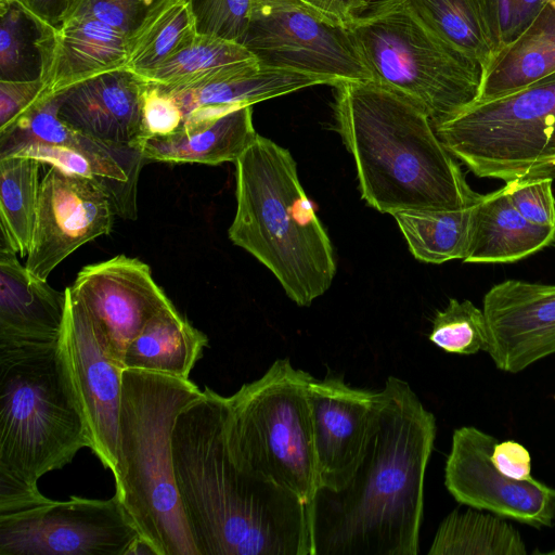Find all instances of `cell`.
<instances>
[{
	"mask_svg": "<svg viewBox=\"0 0 555 555\" xmlns=\"http://www.w3.org/2000/svg\"><path fill=\"white\" fill-rule=\"evenodd\" d=\"M262 64L338 81L373 80L349 28L304 0H264L251 7L241 40Z\"/></svg>",
	"mask_w": 555,
	"mask_h": 555,
	"instance_id": "30bf717a",
	"label": "cell"
},
{
	"mask_svg": "<svg viewBox=\"0 0 555 555\" xmlns=\"http://www.w3.org/2000/svg\"><path fill=\"white\" fill-rule=\"evenodd\" d=\"M555 241V228L537 225L513 206L503 188L475 204L464 262L508 263L527 258Z\"/></svg>",
	"mask_w": 555,
	"mask_h": 555,
	"instance_id": "603a6c76",
	"label": "cell"
},
{
	"mask_svg": "<svg viewBox=\"0 0 555 555\" xmlns=\"http://www.w3.org/2000/svg\"><path fill=\"white\" fill-rule=\"evenodd\" d=\"M548 554H555V550H553V551L548 552Z\"/></svg>",
	"mask_w": 555,
	"mask_h": 555,
	"instance_id": "ee69618b",
	"label": "cell"
},
{
	"mask_svg": "<svg viewBox=\"0 0 555 555\" xmlns=\"http://www.w3.org/2000/svg\"><path fill=\"white\" fill-rule=\"evenodd\" d=\"M198 33L191 0H160L128 36L126 68L146 79Z\"/></svg>",
	"mask_w": 555,
	"mask_h": 555,
	"instance_id": "484cf974",
	"label": "cell"
},
{
	"mask_svg": "<svg viewBox=\"0 0 555 555\" xmlns=\"http://www.w3.org/2000/svg\"><path fill=\"white\" fill-rule=\"evenodd\" d=\"M255 59L235 40L198 33L145 80L165 88L198 86L222 79Z\"/></svg>",
	"mask_w": 555,
	"mask_h": 555,
	"instance_id": "4316f807",
	"label": "cell"
},
{
	"mask_svg": "<svg viewBox=\"0 0 555 555\" xmlns=\"http://www.w3.org/2000/svg\"><path fill=\"white\" fill-rule=\"evenodd\" d=\"M320 489L339 491L360 465L382 402L379 391L354 388L343 375L311 378L308 390Z\"/></svg>",
	"mask_w": 555,
	"mask_h": 555,
	"instance_id": "9a60e30c",
	"label": "cell"
},
{
	"mask_svg": "<svg viewBox=\"0 0 555 555\" xmlns=\"http://www.w3.org/2000/svg\"><path fill=\"white\" fill-rule=\"evenodd\" d=\"M482 310L496 369L515 374L555 353V284L503 281L487 292Z\"/></svg>",
	"mask_w": 555,
	"mask_h": 555,
	"instance_id": "2e32d148",
	"label": "cell"
},
{
	"mask_svg": "<svg viewBox=\"0 0 555 555\" xmlns=\"http://www.w3.org/2000/svg\"><path fill=\"white\" fill-rule=\"evenodd\" d=\"M348 28L373 81L422 108L434 127L472 105L482 69L434 34L404 0H379Z\"/></svg>",
	"mask_w": 555,
	"mask_h": 555,
	"instance_id": "ba28073f",
	"label": "cell"
},
{
	"mask_svg": "<svg viewBox=\"0 0 555 555\" xmlns=\"http://www.w3.org/2000/svg\"><path fill=\"white\" fill-rule=\"evenodd\" d=\"M313 376L275 360L225 397V437L243 470L311 504L320 489L308 390Z\"/></svg>",
	"mask_w": 555,
	"mask_h": 555,
	"instance_id": "52a82bcc",
	"label": "cell"
},
{
	"mask_svg": "<svg viewBox=\"0 0 555 555\" xmlns=\"http://www.w3.org/2000/svg\"><path fill=\"white\" fill-rule=\"evenodd\" d=\"M367 4H371L373 2L379 1V0H364Z\"/></svg>",
	"mask_w": 555,
	"mask_h": 555,
	"instance_id": "b9f144b4",
	"label": "cell"
},
{
	"mask_svg": "<svg viewBox=\"0 0 555 555\" xmlns=\"http://www.w3.org/2000/svg\"><path fill=\"white\" fill-rule=\"evenodd\" d=\"M429 340L448 353L470 356L489 348V332L482 309L470 300H449L433 320Z\"/></svg>",
	"mask_w": 555,
	"mask_h": 555,
	"instance_id": "d6a6232c",
	"label": "cell"
},
{
	"mask_svg": "<svg viewBox=\"0 0 555 555\" xmlns=\"http://www.w3.org/2000/svg\"><path fill=\"white\" fill-rule=\"evenodd\" d=\"M16 255L0 245V350L57 345L66 293L31 275Z\"/></svg>",
	"mask_w": 555,
	"mask_h": 555,
	"instance_id": "ffe728a7",
	"label": "cell"
},
{
	"mask_svg": "<svg viewBox=\"0 0 555 555\" xmlns=\"http://www.w3.org/2000/svg\"><path fill=\"white\" fill-rule=\"evenodd\" d=\"M498 439L475 426L452 435L444 467V485L461 504L534 528L551 527L555 518V489L537 479L516 480L492 462Z\"/></svg>",
	"mask_w": 555,
	"mask_h": 555,
	"instance_id": "5bb4252c",
	"label": "cell"
},
{
	"mask_svg": "<svg viewBox=\"0 0 555 555\" xmlns=\"http://www.w3.org/2000/svg\"><path fill=\"white\" fill-rule=\"evenodd\" d=\"M363 459L339 491L318 490L313 555H416L436 418L410 385L389 376Z\"/></svg>",
	"mask_w": 555,
	"mask_h": 555,
	"instance_id": "7a4b0ae2",
	"label": "cell"
},
{
	"mask_svg": "<svg viewBox=\"0 0 555 555\" xmlns=\"http://www.w3.org/2000/svg\"><path fill=\"white\" fill-rule=\"evenodd\" d=\"M207 344V336L171 304L150 319L128 345L122 365L189 378Z\"/></svg>",
	"mask_w": 555,
	"mask_h": 555,
	"instance_id": "d4e9b609",
	"label": "cell"
},
{
	"mask_svg": "<svg viewBox=\"0 0 555 555\" xmlns=\"http://www.w3.org/2000/svg\"><path fill=\"white\" fill-rule=\"evenodd\" d=\"M160 0H60L55 24L72 17L101 20L129 36ZM54 24V25H55Z\"/></svg>",
	"mask_w": 555,
	"mask_h": 555,
	"instance_id": "e575fe53",
	"label": "cell"
},
{
	"mask_svg": "<svg viewBox=\"0 0 555 555\" xmlns=\"http://www.w3.org/2000/svg\"><path fill=\"white\" fill-rule=\"evenodd\" d=\"M43 98L40 80L0 79V135L12 129L35 103Z\"/></svg>",
	"mask_w": 555,
	"mask_h": 555,
	"instance_id": "f35d334b",
	"label": "cell"
},
{
	"mask_svg": "<svg viewBox=\"0 0 555 555\" xmlns=\"http://www.w3.org/2000/svg\"><path fill=\"white\" fill-rule=\"evenodd\" d=\"M555 73V0H550L531 25L482 69L475 102L525 89Z\"/></svg>",
	"mask_w": 555,
	"mask_h": 555,
	"instance_id": "cb8c5ba5",
	"label": "cell"
},
{
	"mask_svg": "<svg viewBox=\"0 0 555 555\" xmlns=\"http://www.w3.org/2000/svg\"><path fill=\"white\" fill-rule=\"evenodd\" d=\"M128 36L93 17L44 21L37 41L43 96L105 73L126 68Z\"/></svg>",
	"mask_w": 555,
	"mask_h": 555,
	"instance_id": "ac0fdd59",
	"label": "cell"
},
{
	"mask_svg": "<svg viewBox=\"0 0 555 555\" xmlns=\"http://www.w3.org/2000/svg\"><path fill=\"white\" fill-rule=\"evenodd\" d=\"M492 462L505 476L516 480H531V456L529 451L514 440L496 441Z\"/></svg>",
	"mask_w": 555,
	"mask_h": 555,
	"instance_id": "ab89813d",
	"label": "cell"
},
{
	"mask_svg": "<svg viewBox=\"0 0 555 555\" xmlns=\"http://www.w3.org/2000/svg\"><path fill=\"white\" fill-rule=\"evenodd\" d=\"M65 293L66 312L60 344L83 412L90 449L115 475L125 369L99 321L69 286Z\"/></svg>",
	"mask_w": 555,
	"mask_h": 555,
	"instance_id": "7c38bea8",
	"label": "cell"
},
{
	"mask_svg": "<svg viewBox=\"0 0 555 555\" xmlns=\"http://www.w3.org/2000/svg\"><path fill=\"white\" fill-rule=\"evenodd\" d=\"M141 535L115 493L0 513V555H131Z\"/></svg>",
	"mask_w": 555,
	"mask_h": 555,
	"instance_id": "8fae6325",
	"label": "cell"
},
{
	"mask_svg": "<svg viewBox=\"0 0 555 555\" xmlns=\"http://www.w3.org/2000/svg\"><path fill=\"white\" fill-rule=\"evenodd\" d=\"M332 87L336 130L369 206L390 215L457 210L480 198L416 104L373 80Z\"/></svg>",
	"mask_w": 555,
	"mask_h": 555,
	"instance_id": "3957f363",
	"label": "cell"
},
{
	"mask_svg": "<svg viewBox=\"0 0 555 555\" xmlns=\"http://www.w3.org/2000/svg\"><path fill=\"white\" fill-rule=\"evenodd\" d=\"M90 448L61 344L0 350V513L44 498L37 482Z\"/></svg>",
	"mask_w": 555,
	"mask_h": 555,
	"instance_id": "5b68a950",
	"label": "cell"
},
{
	"mask_svg": "<svg viewBox=\"0 0 555 555\" xmlns=\"http://www.w3.org/2000/svg\"><path fill=\"white\" fill-rule=\"evenodd\" d=\"M113 202L96 181L51 166L39 183L33 242L25 267L47 281L83 244L111 233Z\"/></svg>",
	"mask_w": 555,
	"mask_h": 555,
	"instance_id": "4fadbf2b",
	"label": "cell"
},
{
	"mask_svg": "<svg viewBox=\"0 0 555 555\" xmlns=\"http://www.w3.org/2000/svg\"><path fill=\"white\" fill-rule=\"evenodd\" d=\"M259 1H262V0H253V4L256 3V2H259Z\"/></svg>",
	"mask_w": 555,
	"mask_h": 555,
	"instance_id": "7bdbcfd3",
	"label": "cell"
},
{
	"mask_svg": "<svg viewBox=\"0 0 555 555\" xmlns=\"http://www.w3.org/2000/svg\"><path fill=\"white\" fill-rule=\"evenodd\" d=\"M475 204L457 210H402L392 216L412 255L420 261L440 264L464 259Z\"/></svg>",
	"mask_w": 555,
	"mask_h": 555,
	"instance_id": "f1b7e54d",
	"label": "cell"
},
{
	"mask_svg": "<svg viewBox=\"0 0 555 555\" xmlns=\"http://www.w3.org/2000/svg\"><path fill=\"white\" fill-rule=\"evenodd\" d=\"M257 135L251 105H246L143 139L137 150L151 162L219 165L235 163Z\"/></svg>",
	"mask_w": 555,
	"mask_h": 555,
	"instance_id": "7402d4cb",
	"label": "cell"
},
{
	"mask_svg": "<svg viewBox=\"0 0 555 555\" xmlns=\"http://www.w3.org/2000/svg\"><path fill=\"white\" fill-rule=\"evenodd\" d=\"M435 131L480 178H555V73L517 92L474 102Z\"/></svg>",
	"mask_w": 555,
	"mask_h": 555,
	"instance_id": "9c48e42d",
	"label": "cell"
},
{
	"mask_svg": "<svg viewBox=\"0 0 555 555\" xmlns=\"http://www.w3.org/2000/svg\"><path fill=\"white\" fill-rule=\"evenodd\" d=\"M182 121L181 111L172 95L162 86L149 82L143 93V134L140 141L170 134L181 127Z\"/></svg>",
	"mask_w": 555,
	"mask_h": 555,
	"instance_id": "74e56055",
	"label": "cell"
},
{
	"mask_svg": "<svg viewBox=\"0 0 555 555\" xmlns=\"http://www.w3.org/2000/svg\"><path fill=\"white\" fill-rule=\"evenodd\" d=\"M550 0H480L492 56L511 46ZM490 63V62H489Z\"/></svg>",
	"mask_w": 555,
	"mask_h": 555,
	"instance_id": "836d02e7",
	"label": "cell"
},
{
	"mask_svg": "<svg viewBox=\"0 0 555 555\" xmlns=\"http://www.w3.org/2000/svg\"><path fill=\"white\" fill-rule=\"evenodd\" d=\"M21 1H22V2H24V3H26V2H28L29 0H21Z\"/></svg>",
	"mask_w": 555,
	"mask_h": 555,
	"instance_id": "f6af8a7d",
	"label": "cell"
},
{
	"mask_svg": "<svg viewBox=\"0 0 555 555\" xmlns=\"http://www.w3.org/2000/svg\"><path fill=\"white\" fill-rule=\"evenodd\" d=\"M147 83L127 68L102 74L59 93V116L72 128L109 145L137 149L143 134Z\"/></svg>",
	"mask_w": 555,
	"mask_h": 555,
	"instance_id": "d6986e66",
	"label": "cell"
},
{
	"mask_svg": "<svg viewBox=\"0 0 555 555\" xmlns=\"http://www.w3.org/2000/svg\"><path fill=\"white\" fill-rule=\"evenodd\" d=\"M548 175H527L505 182L503 190L513 206L528 221L555 228V198Z\"/></svg>",
	"mask_w": 555,
	"mask_h": 555,
	"instance_id": "d590c367",
	"label": "cell"
},
{
	"mask_svg": "<svg viewBox=\"0 0 555 555\" xmlns=\"http://www.w3.org/2000/svg\"><path fill=\"white\" fill-rule=\"evenodd\" d=\"M41 163L26 156L0 158V245L21 257L31 246Z\"/></svg>",
	"mask_w": 555,
	"mask_h": 555,
	"instance_id": "f546056e",
	"label": "cell"
},
{
	"mask_svg": "<svg viewBox=\"0 0 555 555\" xmlns=\"http://www.w3.org/2000/svg\"><path fill=\"white\" fill-rule=\"evenodd\" d=\"M235 167L230 240L264 264L296 305L310 306L332 285L336 262L296 162L288 150L258 134Z\"/></svg>",
	"mask_w": 555,
	"mask_h": 555,
	"instance_id": "277c9868",
	"label": "cell"
},
{
	"mask_svg": "<svg viewBox=\"0 0 555 555\" xmlns=\"http://www.w3.org/2000/svg\"><path fill=\"white\" fill-rule=\"evenodd\" d=\"M44 21L21 0H0V79L39 78L37 41Z\"/></svg>",
	"mask_w": 555,
	"mask_h": 555,
	"instance_id": "1f68e13d",
	"label": "cell"
},
{
	"mask_svg": "<svg viewBox=\"0 0 555 555\" xmlns=\"http://www.w3.org/2000/svg\"><path fill=\"white\" fill-rule=\"evenodd\" d=\"M202 391L190 378L122 372L116 494L155 555H198L177 490L171 437L179 413Z\"/></svg>",
	"mask_w": 555,
	"mask_h": 555,
	"instance_id": "8992f818",
	"label": "cell"
},
{
	"mask_svg": "<svg viewBox=\"0 0 555 555\" xmlns=\"http://www.w3.org/2000/svg\"><path fill=\"white\" fill-rule=\"evenodd\" d=\"M318 85L333 83L319 75L268 66L255 59L237 72L216 81L183 88H163L177 102L184 125Z\"/></svg>",
	"mask_w": 555,
	"mask_h": 555,
	"instance_id": "44dd1931",
	"label": "cell"
},
{
	"mask_svg": "<svg viewBox=\"0 0 555 555\" xmlns=\"http://www.w3.org/2000/svg\"><path fill=\"white\" fill-rule=\"evenodd\" d=\"M408 8L439 38L483 69L492 51L480 0H404Z\"/></svg>",
	"mask_w": 555,
	"mask_h": 555,
	"instance_id": "4dcf8cb0",
	"label": "cell"
},
{
	"mask_svg": "<svg viewBox=\"0 0 555 555\" xmlns=\"http://www.w3.org/2000/svg\"><path fill=\"white\" fill-rule=\"evenodd\" d=\"M428 555H526L519 531L503 517L470 507L439 525Z\"/></svg>",
	"mask_w": 555,
	"mask_h": 555,
	"instance_id": "83f0119b",
	"label": "cell"
},
{
	"mask_svg": "<svg viewBox=\"0 0 555 555\" xmlns=\"http://www.w3.org/2000/svg\"><path fill=\"white\" fill-rule=\"evenodd\" d=\"M69 288L99 321L121 364L147 321L172 304L150 267L125 255L83 267Z\"/></svg>",
	"mask_w": 555,
	"mask_h": 555,
	"instance_id": "e0dca14e",
	"label": "cell"
},
{
	"mask_svg": "<svg viewBox=\"0 0 555 555\" xmlns=\"http://www.w3.org/2000/svg\"><path fill=\"white\" fill-rule=\"evenodd\" d=\"M324 15L348 25L354 17L363 13L369 4L364 0H304Z\"/></svg>",
	"mask_w": 555,
	"mask_h": 555,
	"instance_id": "60d3db41",
	"label": "cell"
},
{
	"mask_svg": "<svg viewBox=\"0 0 555 555\" xmlns=\"http://www.w3.org/2000/svg\"><path fill=\"white\" fill-rule=\"evenodd\" d=\"M225 397L205 387L178 415L173 474L198 555H313L310 504L234 462Z\"/></svg>",
	"mask_w": 555,
	"mask_h": 555,
	"instance_id": "6da1fadb",
	"label": "cell"
},
{
	"mask_svg": "<svg viewBox=\"0 0 555 555\" xmlns=\"http://www.w3.org/2000/svg\"><path fill=\"white\" fill-rule=\"evenodd\" d=\"M198 31L241 40L246 31L253 0H191Z\"/></svg>",
	"mask_w": 555,
	"mask_h": 555,
	"instance_id": "8d00e7d4",
	"label": "cell"
}]
</instances>
